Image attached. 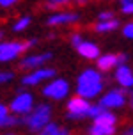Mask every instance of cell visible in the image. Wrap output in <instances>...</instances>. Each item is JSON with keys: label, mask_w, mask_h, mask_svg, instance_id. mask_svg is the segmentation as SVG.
Masks as SVG:
<instances>
[{"label": "cell", "mask_w": 133, "mask_h": 135, "mask_svg": "<svg viewBox=\"0 0 133 135\" xmlns=\"http://www.w3.org/2000/svg\"><path fill=\"white\" fill-rule=\"evenodd\" d=\"M28 25H30V18H27V16H25V18H21L20 21L14 23V30H16V32H21V30H25Z\"/></svg>", "instance_id": "18"}, {"label": "cell", "mask_w": 133, "mask_h": 135, "mask_svg": "<svg viewBox=\"0 0 133 135\" xmlns=\"http://www.w3.org/2000/svg\"><path fill=\"white\" fill-rule=\"evenodd\" d=\"M76 50H78V54L82 57H85V59H96V57H100V50L98 46L94 45V43H87V41H82L76 45Z\"/></svg>", "instance_id": "11"}, {"label": "cell", "mask_w": 133, "mask_h": 135, "mask_svg": "<svg viewBox=\"0 0 133 135\" xmlns=\"http://www.w3.org/2000/svg\"><path fill=\"white\" fill-rule=\"evenodd\" d=\"M117 27H119V21L108 18V20H101L100 23L96 25V30H100V32H108V30H114V28H117Z\"/></svg>", "instance_id": "15"}, {"label": "cell", "mask_w": 133, "mask_h": 135, "mask_svg": "<svg viewBox=\"0 0 133 135\" xmlns=\"http://www.w3.org/2000/svg\"><path fill=\"white\" fill-rule=\"evenodd\" d=\"M96 124H105V126H114L115 124V115L110 114V112H106V110H103L101 114L96 115Z\"/></svg>", "instance_id": "14"}, {"label": "cell", "mask_w": 133, "mask_h": 135, "mask_svg": "<svg viewBox=\"0 0 133 135\" xmlns=\"http://www.w3.org/2000/svg\"><path fill=\"white\" fill-rule=\"evenodd\" d=\"M101 89H103V84H101V75L96 73L94 69H87L83 73L80 75L78 78V94L82 98H94V96H98L101 93Z\"/></svg>", "instance_id": "1"}, {"label": "cell", "mask_w": 133, "mask_h": 135, "mask_svg": "<svg viewBox=\"0 0 133 135\" xmlns=\"http://www.w3.org/2000/svg\"><path fill=\"white\" fill-rule=\"evenodd\" d=\"M76 14L71 13H59V14H53L48 18V25H60V23H69V21H76Z\"/></svg>", "instance_id": "13"}, {"label": "cell", "mask_w": 133, "mask_h": 135, "mask_svg": "<svg viewBox=\"0 0 133 135\" xmlns=\"http://www.w3.org/2000/svg\"><path fill=\"white\" fill-rule=\"evenodd\" d=\"M131 11H133V2L131 0H124V2H122V13L130 14Z\"/></svg>", "instance_id": "20"}, {"label": "cell", "mask_w": 133, "mask_h": 135, "mask_svg": "<svg viewBox=\"0 0 133 135\" xmlns=\"http://www.w3.org/2000/svg\"><path fill=\"white\" fill-rule=\"evenodd\" d=\"M71 43H73L75 46H76V45H78V43H82V37H80L78 34H75L73 37H71Z\"/></svg>", "instance_id": "22"}, {"label": "cell", "mask_w": 133, "mask_h": 135, "mask_svg": "<svg viewBox=\"0 0 133 135\" xmlns=\"http://www.w3.org/2000/svg\"><path fill=\"white\" fill-rule=\"evenodd\" d=\"M98 59V57H96ZM126 61V55L124 54H119V55H103L101 59H98V68H100L101 71H108V69H112L115 64H122V62Z\"/></svg>", "instance_id": "7"}, {"label": "cell", "mask_w": 133, "mask_h": 135, "mask_svg": "<svg viewBox=\"0 0 133 135\" xmlns=\"http://www.w3.org/2000/svg\"><path fill=\"white\" fill-rule=\"evenodd\" d=\"M32 94H28V93H20V94L16 96L11 103V108H13L16 114H27V112H30V108H32Z\"/></svg>", "instance_id": "5"}, {"label": "cell", "mask_w": 133, "mask_h": 135, "mask_svg": "<svg viewBox=\"0 0 133 135\" xmlns=\"http://www.w3.org/2000/svg\"><path fill=\"white\" fill-rule=\"evenodd\" d=\"M0 39H2V32H0Z\"/></svg>", "instance_id": "27"}, {"label": "cell", "mask_w": 133, "mask_h": 135, "mask_svg": "<svg viewBox=\"0 0 133 135\" xmlns=\"http://www.w3.org/2000/svg\"><path fill=\"white\" fill-rule=\"evenodd\" d=\"M108 18H112V13H108V11L100 14V20H108Z\"/></svg>", "instance_id": "24"}, {"label": "cell", "mask_w": 133, "mask_h": 135, "mask_svg": "<svg viewBox=\"0 0 133 135\" xmlns=\"http://www.w3.org/2000/svg\"><path fill=\"white\" fill-rule=\"evenodd\" d=\"M16 0H0V6H4V7H7V6H11V4H14Z\"/></svg>", "instance_id": "25"}, {"label": "cell", "mask_w": 133, "mask_h": 135, "mask_svg": "<svg viewBox=\"0 0 133 135\" xmlns=\"http://www.w3.org/2000/svg\"><path fill=\"white\" fill-rule=\"evenodd\" d=\"M124 36H126V37H130V39L133 37V25H131V23H128L126 27H124Z\"/></svg>", "instance_id": "21"}, {"label": "cell", "mask_w": 133, "mask_h": 135, "mask_svg": "<svg viewBox=\"0 0 133 135\" xmlns=\"http://www.w3.org/2000/svg\"><path fill=\"white\" fill-rule=\"evenodd\" d=\"M53 75H55V69H52V68L37 69L36 73H30L28 76H25V78H23V84H25V85H36V84H39V82L45 80V78H52Z\"/></svg>", "instance_id": "9"}, {"label": "cell", "mask_w": 133, "mask_h": 135, "mask_svg": "<svg viewBox=\"0 0 133 135\" xmlns=\"http://www.w3.org/2000/svg\"><path fill=\"white\" fill-rule=\"evenodd\" d=\"M67 0H52L50 2V6H59V4H66Z\"/></svg>", "instance_id": "26"}, {"label": "cell", "mask_w": 133, "mask_h": 135, "mask_svg": "<svg viewBox=\"0 0 133 135\" xmlns=\"http://www.w3.org/2000/svg\"><path fill=\"white\" fill-rule=\"evenodd\" d=\"M92 135H110L114 133L115 130H114V126H105V124H96L94 123V126L91 130H89Z\"/></svg>", "instance_id": "16"}, {"label": "cell", "mask_w": 133, "mask_h": 135, "mask_svg": "<svg viewBox=\"0 0 133 135\" xmlns=\"http://www.w3.org/2000/svg\"><path fill=\"white\" fill-rule=\"evenodd\" d=\"M50 112H52L50 107L43 103V105H39V107H36L32 114L28 115V117H25V119H21V121L27 123L30 130H36V132H37V130H41L48 121H50Z\"/></svg>", "instance_id": "2"}, {"label": "cell", "mask_w": 133, "mask_h": 135, "mask_svg": "<svg viewBox=\"0 0 133 135\" xmlns=\"http://www.w3.org/2000/svg\"><path fill=\"white\" fill-rule=\"evenodd\" d=\"M78 2H83V0H78Z\"/></svg>", "instance_id": "28"}, {"label": "cell", "mask_w": 133, "mask_h": 135, "mask_svg": "<svg viewBox=\"0 0 133 135\" xmlns=\"http://www.w3.org/2000/svg\"><path fill=\"white\" fill-rule=\"evenodd\" d=\"M105 110V107H101V105H96V107H91L89 105V108H87V114L85 115H91V117H96L98 114H101Z\"/></svg>", "instance_id": "19"}, {"label": "cell", "mask_w": 133, "mask_h": 135, "mask_svg": "<svg viewBox=\"0 0 133 135\" xmlns=\"http://www.w3.org/2000/svg\"><path fill=\"white\" fill-rule=\"evenodd\" d=\"M6 115H7V108L4 107V105H0V121H2Z\"/></svg>", "instance_id": "23"}, {"label": "cell", "mask_w": 133, "mask_h": 135, "mask_svg": "<svg viewBox=\"0 0 133 135\" xmlns=\"http://www.w3.org/2000/svg\"><path fill=\"white\" fill-rule=\"evenodd\" d=\"M87 108H89V103H87L85 98H73L67 105V110H69V117H83L87 114Z\"/></svg>", "instance_id": "6"}, {"label": "cell", "mask_w": 133, "mask_h": 135, "mask_svg": "<svg viewBox=\"0 0 133 135\" xmlns=\"http://www.w3.org/2000/svg\"><path fill=\"white\" fill-rule=\"evenodd\" d=\"M32 45H36V39L27 41V43H2L0 45V61H11Z\"/></svg>", "instance_id": "3"}, {"label": "cell", "mask_w": 133, "mask_h": 135, "mask_svg": "<svg viewBox=\"0 0 133 135\" xmlns=\"http://www.w3.org/2000/svg\"><path fill=\"white\" fill-rule=\"evenodd\" d=\"M52 59V54H39V55H30L21 61V68H37L41 64H45L46 61Z\"/></svg>", "instance_id": "12"}, {"label": "cell", "mask_w": 133, "mask_h": 135, "mask_svg": "<svg viewBox=\"0 0 133 135\" xmlns=\"http://www.w3.org/2000/svg\"><path fill=\"white\" fill-rule=\"evenodd\" d=\"M115 78L119 82L121 85L124 89H130L133 85V76H131V69L128 66H124V62L117 68V71H115Z\"/></svg>", "instance_id": "10"}, {"label": "cell", "mask_w": 133, "mask_h": 135, "mask_svg": "<svg viewBox=\"0 0 133 135\" xmlns=\"http://www.w3.org/2000/svg\"><path fill=\"white\" fill-rule=\"evenodd\" d=\"M67 91H69V85H67L66 80H53L52 84H48L46 87L43 89V94L48 96V98H53V100H62V98H66Z\"/></svg>", "instance_id": "4"}, {"label": "cell", "mask_w": 133, "mask_h": 135, "mask_svg": "<svg viewBox=\"0 0 133 135\" xmlns=\"http://www.w3.org/2000/svg\"><path fill=\"white\" fill-rule=\"evenodd\" d=\"M124 94L121 93V91H112V93H108L101 98V107L105 108H115V107H122L124 105Z\"/></svg>", "instance_id": "8"}, {"label": "cell", "mask_w": 133, "mask_h": 135, "mask_svg": "<svg viewBox=\"0 0 133 135\" xmlns=\"http://www.w3.org/2000/svg\"><path fill=\"white\" fill-rule=\"evenodd\" d=\"M41 132H43L45 135H59V133L64 135V133H67L64 128H59L57 124H52V123H46V124L41 128Z\"/></svg>", "instance_id": "17"}]
</instances>
